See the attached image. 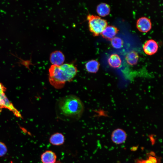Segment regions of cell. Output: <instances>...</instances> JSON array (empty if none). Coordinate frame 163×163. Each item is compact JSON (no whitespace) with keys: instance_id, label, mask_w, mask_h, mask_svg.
Segmentation results:
<instances>
[{"instance_id":"cell-1","label":"cell","mask_w":163,"mask_h":163,"mask_svg":"<svg viewBox=\"0 0 163 163\" xmlns=\"http://www.w3.org/2000/svg\"><path fill=\"white\" fill-rule=\"evenodd\" d=\"M84 109L82 101L73 95L60 98L57 101L56 106L57 117L63 120L68 122L78 120L82 117Z\"/></svg>"},{"instance_id":"cell-2","label":"cell","mask_w":163,"mask_h":163,"mask_svg":"<svg viewBox=\"0 0 163 163\" xmlns=\"http://www.w3.org/2000/svg\"><path fill=\"white\" fill-rule=\"evenodd\" d=\"M78 72L74 65L65 63L60 66L52 65L49 69V80L55 88H62L66 82L72 81Z\"/></svg>"},{"instance_id":"cell-3","label":"cell","mask_w":163,"mask_h":163,"mask_svg":"<svg viewBox=\"0 0 163 163\" xmlns=\"http://www.w3.org/2000/svg\"><path fill=\"white\" fill-rule=\"evenodd\" d=\"M89 30L94 36H97L101 33L107 26L106 20L99 16L88 14L87 16Z\"/></svg>"},{"instance_id":"cell-4","label":"cell","mask_w":163,"mask_h":163,"mask_svg":"<svg viewBox=\"0 0 163 163\" xmlns=\"http://www.w3.org/2000/svg\"><path fill=\"white\" fill-rule=\"evenodd\" d=\"M5 108L12 111L17 117H22L20 113L14 106L13 104L8 99L4 93L2 94L0 99V109Z\"/></svg>"},{"instance_id":"cell-5","label":"cell","mask_w":163,"mask_h":163,"mask_svg":"<svg viewBox=\"0 0 163 163\" xmlns=\"http://www.w3.org/2000/svg\"><path fill=\"white\" fill-rule=\"evenodd\" d=\"M136 27L141 32H147L151 29L152 27L150 19L145 17L140 18L137 20Z\"/></svg>"},{"instance_id":"cell-6","label":"cell","mask_w":163,"mask_h":163,"mask_svg":"<svg viewBox=\"0 0 163 163\" xmlns=\"http://www.w3.org/2000/svg\"><path fill=\"white\" fill-rule=\"evenodd\" d=\"M65 59L63 53L60 51H56L50 55V60L53 65L60 66L62 65Z\"/></svg>"},{"instance_id":"cell-7","label":"cell","mask_w":163,"mask_h":163,"mask_svg":"<svg viewBox=\"0 0 163 163\" xmlns=\"http://www.w3.org/2000/svg\"><path fill=\"white\" fill-rule=\"evenodd\" d=\"M158 48V45L157 43L152 39L148 40L143 46L144 52L148 55L155 54L157 51Z\"/></svg>"},{"instance_id":"cell-8","label":"cell","mask_w":163,"mask_h":163,"mask_svg":"<svg viewBox=\"0 0 163 163\" xmlns=\"http://www.w3.org/2000/svg\"><path fill=\"white\" fill-rule=\"evenodd\" d=\"M126 133L124 130L120 129H117L114 130L111 136L112 141L117 144L123 142L126 140Z\"/></svg>"},{"instance_id":"cell-9","label":"cell","mask_w":163,"mask_h":163,"mask_svg":"<svg viewBox=\"0 0 163 163\" xmlns=\"http://www.w3.org/2000/svg\"><path fill=\"white\" fill-rule=\"evenodd\" d=\"M119 30L115 26H107L101 34L102 36L108 40H111L117 34Z\"/></svg>"},{"instance_id":"cell-10","label":"cell","mask_w":163,"mask_h":163,"mask_svg":"<svg viewBox=\"0 0 163 163\" xmlns=\"http://www.w3.org/2000/svg\"><path fill=\"white\" fill-rule=\"evenodd\" d=\"M57 156L53 151L47 150L43 152L40 156L42 163H55L56 161Z\"/></svg>"},{"instance_id":"cell-11","label":"cell","mask_w":163,"mask_h":163,"mask_svg":"<svg viewBox=\"0 0 163 163\" xmlns=\"http://www.w3.org/2000/svg\"><path fill=\"white\" fill-rule=\"evenodd\" d=\"M65 138L62 133L57 132L52 134L49 139L50 143L53 145L60 146L65 142Z\"/></svg>"},{"instance_id":"cell-12","label":"cell","mask_w":163,"mask_h":163,"mask_svg":"<svg viewBox=\"0 0 163 163\" xmlns=\"http://www.w3.org/2000/svg\"><path fill=\"white\" fill-rule=\"evenodd\" d=\"M109 65L111 67L117 68L121 65L122 61L120 56L117 54H112L108 59Z\"/></svg>"},{"instance_id":"cell-13","label":"cell","mask_w":163,"mask_h":163,"mask_svg":"<svg viewBox=\"0 0 163 163\" xmlns=\"http://www.w3.org/2000/svg\"><path fill=\"white\" fill-rule=\"evenodd\" d=\"M100 64L96 60L92 59L88 61L85 65L87 71L91 73H96L99 70Z\"/></svg>"},{"instance_id":"cell-14","label":"cell","mask_w":163,"mask_h":163,"mask_svg":"<svg viewBox=\"0 0 163 163\" xmlns=\"http://www.w3.org/2000/svg\"><path fill=\"white\" fill-rule=\"evenodd\" d=\"M139 58L138 53L135 51H131L128 52L126 56L127 62L129 65L133 66L136 65Z\"/></svg>"},{"instance_id":"cell-15","label":"cell","mask_w":163,"mask_h":163,"mask_svg":"<svg viewBox=\"0 0 163 163\" xmlns=\"http://www.w3.org/2000/svg\"><path fill=\"white\" fill-rule=\"evenodd\" d=\"M96 11L100 16L104 17L108 15L110 11V8L108 5L105 3H101L97 7Z\"/></svg>"},{"instance_id":"cell-16","label":"cell","mask_w":163,"mask_h":163,"mask_svg":"<svg viewBox=\"0 0 163 163\" xmlns=\"http://www.w3.org/2000/svg\"><path fill=\"white\" fill-rule=\"evenodd\" d=\"M110 41L112 46L115 48H120L123 45V40L118 37H114Z\"/></svg>"},{"instance_id":"cell-17","label":"cell","mask_w":163,"mask_h":163,"mask_svg":"<svg viewBox=\"0 0 163 163\" xmlns=\"http://www.w3.org/2000/svg\"><path fill=\"white\" fill-rule=\"evenodd\" d=\"M7 149L5 145L3 142H0V157H2L6 154Z\"/></svg>"},{"instance_id":"cell-18","label":"cell","mask_w":163,"mask_h":163,"mask_svg":"<svg viewBox=\"0 0 163 163\" xmlns=\"http://www.w3.org/2000/svg\"><path fill=\"white\" fill-rule=\"evenodd\" d=\"M6 89V88L0 82V99L1 95L4 93Z\"/></svg>"},{"instance_id":"cell-19","label":"cell","mask_w":163,"mask_h":163,"mask_svg":"<svg viewBox=\"0 0 163 163\" xmlns=\"http://www.w3.org/2000/svg\"><path fill=\"white\" fill-rule=\"evenodd\" d=\"M55 163H63L61 162L60 161H57Z\"/></svg>"}]
</instances>
